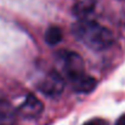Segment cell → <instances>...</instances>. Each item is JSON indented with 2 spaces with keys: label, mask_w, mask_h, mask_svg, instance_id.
<instances>
[{
  "label": "cell",
  "mask_w": 125,
  "mask_h": 125,
  "mask_svg": "<svg viewBox=\"0 0 125 125\" xmlns=\"http://www.w3.org/2000/svg\"><path fill=\"white\" fill-rule=\"evenodd\" d=\"M74 37L89 49L101 51L108 49L113 44V34L106 27L95 21H80L73 27Z\"/></svg>",
  "instance_id": "obj_1"
},
{
  "label": "cell",
  "mask_w": 125,
  "mask_h": 125,
  "mask_svg": "<svg viewBox=\"0 0 125 125\" xmlns=\"http://www.w3.org/2000/svg\"><path fill=\"white\" fill-rule=\"evenodd\" d=\"M61 62H62V68L63 72L69 80V83L75 82L77 79L84 77L85 73V67H84V61L77 52L73 51H62L58 53Z\"/></svg>",
  "instance_id": "obj_2"
},
{
  "label": "cell",
  "mask_w": 125,
  "mask_h": 125,
  "mask_svg": "<svg viewBox=\"0 0 125 125\" xmlns=\"http://www.w3.org/2000/svg\"><path fill=\"white\" fill-rule=\"evenodd\" d=\"M64 86L66 83L63 77L58 72L51 71L40 80L38 90L47 97H58L63 92Z\"/></svg>",
  "instance_id": "obj_3"
},
{
  "label": "cell",
  "mask_w": 125,
  "mask_h": 125,
  "mask_svg": "<svg viewBox=\"0 0 125 125\" xmlns=\"http://www.w3.org/2000/svg\"><path fill=\"white\" fill-rule=\"evenodd\" d=\"M42 111H44V104L42 103V101L29 94L27 95L26 100L22 102V104L18 108V115H21L24 119H37L42 115Z\"/></svg>",
  "instance_id": "obj_4"
},
{
  "label": "cell",
  "mask_w": 125,
  "mask_h": 125,
  "mask_svg": "<svg viewBox=\"0 0 125 125\" xmlns=\"http://www.w3.org/2000/svg\"><path fill=\"white\" fill-rule=\"evenodd\" d=\"M18 112L11 106V103L4 98H0V125H15Z\"/></svg>",
  "instance_id": "obj_5"
},
{
  "label": "cell",
  "mask_w": 125,
  "mask_h": 125,
  "mask_svg": "<svg viewBox=\"0 0 125 125\" xmlns=\"http://www.w3.org/2000/svg\"><path fill=\"white\" fill-rule=\"evenodd\" d=\"M72 87L74 89V91L77 92H80V94H89L91 91L95 90L96 85H97V82L95 78H92L91 75H87L85 74L84 77L77 79L75 82L71 83Z\"/></svg>",
  "instance_id": "obj_6"
},
{
  "label": "cell",
  "mask_w": 125,
  "mask_h": 125,
  "mask_svg": "<svg viewBox=\"0 0 125 125\" xmlns=\"http://www.w3.org/2000/svg\"><path fill=\"white\" fill-rule=\"evenodd\" d=\"M62 40V31L58 27H50L45 33V42L49 45H57Z\"/></svg>",
  "instance_id": "obj_7"
},
{
  "label": "cell",
  "mask_w": 125,
  "mask_h": 125,
  "mask_svg": "<svg viewBox=\"0 0 125 125\" xmlns=\"http://www.w3.org/2000/svg\"><path fill=\"white\" fill-rule=\"evenodd\" d=\"M92 10V4H90L89 1L87 2H79L75 5V13L77 15H83V13H87L89 11Z\"/></svg>",
  "instance_id": "obj_8"
},
{
  "label": "cell",
  "mask_w": 125,
  "mask_h": 125,
  "mask_svg": "<svg viewBox=\"0 0 125 125\" xmlns=\"http://www.w3.org/2000/svg\"><path fill=\"white\" fill-rule=\"evenodd\" d=\"M83 125H107V123L104 120H101V119H92V120H89Z\"/></svg>",
  "instance_id": "obj_9"
},
{
  "label": "cell",
  "mask_w": 125,
  "mask_h": 125,
  "mask_svg": "<svg viewBox=\"0 0 125 125\" xmlns=\"http://www.w3.org/2000/svg\"><path fill=\"white\" fill-rule=\"evenodd\" d=\"M115 125H125V114H123L122 117H119V119L117 120Z\"/></svg>",
  "instance_id": "obj_10"
}]
</instances>
